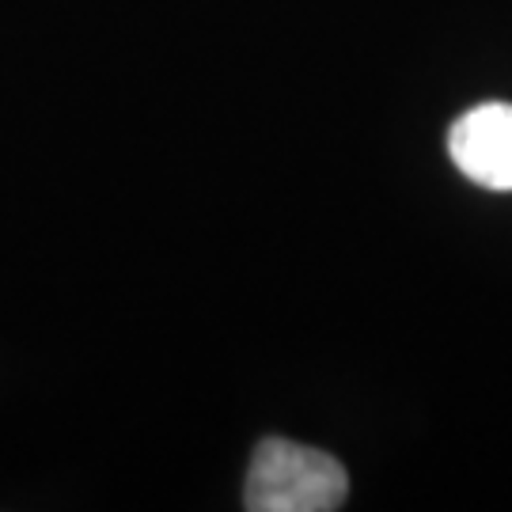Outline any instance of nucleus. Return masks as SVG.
Instances as JSON below:
<instances>
[{
  "label": "nucleus",
  "mask_w": 512,
  "mask_h": 512,
  "mask_svg": "<svg viewBox=\"0 0 512 512\" xmlns=\"http://www.w3.org/2000/svg\"><path fill=\"white\" fill-rule=\"evenodd\" d=\"M346 497L349 475L330 452L285 437L258 440L243 486L251 512H334Z\"/></svg>",
  "instance_id": "f257e3e1"
},
{
  "label": "nucleus",
  "mask_w": 512,
  "mask_h": 512,
  "mask_svg": "<svg viewBox=\"0 0 512 512\" xmlns=\"http://www.w3.org/2000/svg\"><path fill=\"white\" fill-rule=\"evenodd\" d=\"M448 152L475 186L512 194V103H482L456 118Z\"/></svg>",
  "instance_id": "f03ea898"
}]
</instances>
